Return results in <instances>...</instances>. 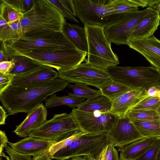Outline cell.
<instances>
[{
    "label": "cell",
    "mask_w": 160,
    "mask_h": 160,
    "mask_svg": "<svg viewBox=\"0 0 160 160\" xmlns=\"http://www.w3.org/2000/svg\"><path fill=\"white\" fill-rule=\"evenodd\" d=\"M69 82L59 78L39 84L10 85L0 95V100L8 115L28 114L49 96L63 90Z\"/></svg>",
    "instance_id": "cell-1"
},
{
    "label": "cell",
    "mask_w": 160,
    "mask_h": 160,
    "mask_svg": "<svg viewBox=\"0 0 160 160\" xmlns=\"http://www.w3.org/2000/svg\"><path fill=\"white\" fill-rule=\"evenodd\" d=\"M19 20L23 36L49 31L62 32L66 21L49 0H33L32 8L23 13Z\"/></svg>",
    "instance_id": "cell-2"
},
{
    "label": "cell",
    "mask_w": 160,
    "mask_h": 160,
    "mask_svg": "<svg viewBox=\"0 0 160 160\" xmlns=\"http://www.w3.org/2000/svg\"><path fill=\"white\" fill-rule=\"evenodd\" d=\"M2 44L6 53L77 48L63 32L58 31L23 36L18 39L2 42Z\"/></svg>",
    "instance_id": "cell-3"
},
{
    "label": "cell",
    "mask_w": 160,
    "mask_h": 160,
    "mask_svg": "<svg viewBox=\"0 0 160 160\" xmlns=\"http://www.w3.org/2000/svg\"><path fill=\"white\" fill-rule=\"evenodd\" d=\"M88 44L86 62L94 67L107 70L119 63L118 57L112 51L111 42L106 37L102 27L84 25Z\"/></svg>",
    "instance_id": "cell-4"
},
{
    "label": "cell",
    "mask_w": 160,
    "mask_h": 160,
    "mask_svg": "<svg viewBox=\"0 0 160 160\" xmlns=\"http://www.w3.org/2000/svg\"><path fill=\"white\" fill-rule=\"evenodd\" d=\"M72 0L77 17L83 25L104 28L130 14L116 13L112 0Z\"/></svg>",
    "instance_id": "cell-5"
},
{
    "label": "cell",
    "mask_w": 160,
    "mask_h": 160,
    "mask_svg": "<svg viewBox=\"0 0 160 160\" xmlns=\"http://www.w3.org/2000/svg\"><path fill=\"white\" fill-rule=\"evenodd\" d=\"M111 144L109 132L85 133L70 145L49 155L52 159L65 160L81 156L89 155L98 159L103 149Z\"/></svg>",
    "instance_id": "cell-6"
},
{
    "label": "cell",
    "mask_w": 160,
    "mask_h": 160,
    "mask_svg": "<svg viewBox=\"0 0 160 160\" xmlns=\"http://www.w3.org/2000/svg\"><path fill=\"white\" fill-rule=\"evenodd\" d=\"M88 53L78 48L51 51H30L7 54L24 56L44 66L57 70L58 72L66 71L86 62Z\"/></svg>",
    "instance_id": "cell-7"
},
{
    "label": "cell",
    "mask_w": 160,
    "mask_h": 160,
    "mask_svg": "<svg viewBox=\"0 0 160 160\" xmlns=\"http://www.w3.org/2000/svg\"><path fill=\"white\" fill-rule=\"evenodd\" d=\"M81 131L72 114L63 113L55 114L52 118L31 131L29 136L57 142Z\"/></svg>",
    "instance_id": "cell-8"
},
{
    "label": "cell",
    "mask_w": 160,
    "mask_h": 160,
    "mask_svg": "<svg viewBox=\"0 0 160 160\" xmlns=\"http://www.w3.org/2000/svg\"><path fill=\"white\" fill-rule=\"evenodd\" d=\"M107 71L112 79L122 82L131 88H143L147 90L160 83V72L152 66H112Z\"/></svg>",
    "instance_id": "cell-9"
},
{
    "label": "cell",
    "mask_w": 160,
    "mask_h": 160,
    "mask_svg": "<svg viewBox=\"0 0 160 160\" xmlns=\"http://www.w3.org/2000/svg\"><path fill=\"white\" fill-rule=\"evenodd\" d=\"M58 72V78L70 83H80L99 89L112 78L107 70L81 63L70 69Z\"/></svg>",
    "instance_id": "cell-10"
},
{
    "label": "cell",
    "mask_w": 160,
    "mask_h": 160,
    "mask_svg": "<svg viewBox=\"0 0 160 160\" xmlns=\"http://www.w3.org/2000/svg\"><path fill=\"white\" fill-rule=\"evenodd\" d=\"M71 113L82 130L87 133L109 132L114 127L119 118L110 112H85L73 108Z\"/></svg>",
    "instance_id": "cell-11"
},
{
    "label": "cell",
    "mask_w": 160,
    "mask_h": 160,
    "mask_svg": "<svg viewBox=\"0 0 160 160\" xmlns=\"http://www.w3.org/2000/svg\"><path fill=\"white\" fill-rule=\"evenodd\" d=\"M150 8L148 7L130 14L121 20L104 28V33L108 40L116 45H127L131 33Z\"/></svg>",
    "instance_id": "cell-12"
},
{
    "label": "cell",
    "mask_w": 160,
    "mask_h": 160,
    "mask_svg": "<svg viewBox=\"0 0 160 160\" xmlns=\"http://www.w3.org/2000/svg\"><path fill=\"white\" fill-rule=\"evenodd\" d=\"M109 135L111 144L120 148L144 138L127 116L118 118Z\"/></svg>",
    "instance_id": "cell-13"
},
{
    "label": "cell",
    "mask_w": 160,
    "mask_h": 160,
    "mask_svg": "<svg viewBox=\"0 0 160 160\" xmlns=\"http://www.w3.org/2000/svg\"><path fill=\"white\" fill-rule=\"evenodd\" d=\"M128 45L143 55L160 72V40L153 35L146 38L128 40Z\"/></svg>",
    "instance_id": "cell-14"
},
{
    "label": "cell",
    "mask_w": 160,
    "mask_h": 160,
    "mask_svg": "<svg viewBox=\"0 0 160 160\" xmlns=\"http://www.w3.org/2000/svg\"><path fill=\"white\" fill-rule=\"evenodd\" d=\"M148 97L145 88H132L112 102L110 112L119 118L125 117L131 108Z\"/></svg>",
    "instance_id": "cell-15"
},
{
    "label": "cell",
    "mask_w": 160,
    "mask_h": 160,
    "mask_svg": "<svg viewBox=\"0 0 160 160\" xmlns=\"http://www.w3.org/2000/svg\"><path fill=\"white\" fill-rule=\"evenodd\" d=\"M55 141L38 139L29 136L15 143L8 142L12 149L20 153L33 157L48 154Z\"/></svg>",
    "instance_id": "cell-16"
},
{
    "label": "cell",
    "mask_w": 160,
    "mask_h": 160,
    "mask_svg": "<svg viewBox=\"0 0 160 160\" xmlns=\"http://www.w3.org/2000/svg\"><path fill=\"white\" fill-rule=\"evenodd\" d=\"M58 72L52 68L42 65L22 75L16 76L12 84L17 86L34 85L57 78Z\"/></svg>",
    "instance_id": "cell-17"
},
{
    "label": "cell",
    "mask_w": 160,
    "mask_h": 160,
    "mask_svg": "<svg viewBox=\"0 0 160 160\" xmlns=\"http://www.w3.org/2000/svg\"><path fill=\"white\" fill-rule=\"evenodd\" d=\"M47 109L41 103L28 114L22 122L16 126L13 132L19 137L25 138L29 137L31 131L38 128L47 120Z\"/></svg>",
    "instance_id": "cell-18"
},
{
    "label": "cell",
    "mask_w": 160,
    "mask_h": 160,
    "mask_svg": "<svg viewBox=\"0 0 160 160\" xmlns=\"http://www.w3.org/2000/svg\"><path fill=\"white\" fill-rule=\"evenodd\" d=\"M160 16L157 10L151 8L131 33L128 40L146 38L153 35L160 24Z\"/></svg>",
    "instance_id": "cell-19"
},
{
    "label": "cell",
    "mask_w": 160,
    "mask_h": 160,
    "mask_svg": "<svg viewBox=\"0 0 160 160\" xmlns=\"http://www.w3.org/2000/svg\"><path fill=\"white\" fill-rule=\"evenodd\" d=\"M159 138H144L120 148V160H138Z\"/></svg>",
    "instance_id": "cell-20"
},
{
    "label": "cell",
    "mask_w": 160,
    "mask_h": 160,
    "mask_svg": "<svg viewBox=\"0 0 160 160\" xmlns=\"http://www.w3.org/2000/svg\"><path fill=\"white\" fill-rule=\"evenodd\" d=\"M62 32L78 48L88 53L87 37L84 27L70 23L65 21L63 25Z\"/></svg>",
    "instance_id": "cell-21"
},
{
    "label": "cell",
    "mask_w": 160,
    "mask_h": 160,
    "mask_svg": "<svg viewBox=\"0 0 160 160\" xmlns=\"http://www.w3.org/2000/svg\"><path fill=\"white\" fill-rule=\"evenodd\" d=\"M13 62V67L9 73L16 76L23 74L43 65L28 57L20 55L6 54Z\"/></svg>",
    "instance_id": "cell-22"
},
{
    "label": "cell",
    "mask_w": 160,
    "mask_h": 160,
    "mask_svg": "<svg viewBox=\"0 0 160 160\" xmlns=\"http://www.w3.org/2000/svg\"><path fill=\"white\" fill-rule=\"evenodd\" d=\"M112 101L102 95L90 100H87L81 103L77 108L79 111L93 112L98 111L102 112L110 111Z\"/></svg>",
    "instance_id": "cell-23"
},
{
    "label": "cell",
    "mask_w": 160,
    "mask_h": 160,
    "mask_svg": "<svg viewBox=\"0 0 160 160\" xmlns=\"http://www.w3.org/2000/svg\"><path fill=\"white\" fill-rule=\"evenodd\" d=\"M68 95L59 97L52 94L44 100L45 106L47 108L61 105H67L71 108L78 107L86 99L77 96L72 93Z\"/></svg>",
    "instance_id": "cell-24"
},
{
    "label": "cell",
    "mask_w": 160,
    "mask_h": 160,
    "mask_svg": "<svg viewBox=\"0 0 160 160\" xmlns=\"http://www.w3.org/2000/svg\"><path fill=\"white\" fill-rule=\"evenodd\" d=\"M131 88L120 82L112 80L99 89L102 95L113 101Z\"/></svg>",
    "instance_id": "cell-25"
},
{
    "label": "cell",
    "mask_w": 160,
    "mask_h": 160,
    "mask_svg": "<svg viewBox=\"0 0 160 160\" xmlns=\"http://www.w3.org/2000/svg\"><path fill=\"white\" fill-rule=\"evenodd\" d=\"M132 122L144 138L156 137L160 138V119Z\"/></svg>",
    "instance_id": "cell-26"
},
{
    "label": "cell",
    "mask_w": 160,
    "mask_h": 160,
    "mask_svg": "<svg viewBox=\"0 0 160 160\" xmlns=\"http://www.w3.org/2000/svg\"><path fill=\"white\" fill-rule=\"evenodd\" d=\"M22 36L19 19L0 27V40L2 43L18 39Z\"/></svg>",
    "instance_id": "cell-27"
},
{
    "label": "cell",
    "mask_w": 160,
    "mask_h": 160,
    "mask_svg": "<svg viewBox=\"0 0 160 160\" xmlns=\"http://www.w3.org/2000/svg\"><path fill=\"white\" fill-rule=\"evenodd\" d=\"M49 1L62 14L65 18L75 23L79 22L76 18V15L72 0H54Z\"/></svg>",
    "instance_id": "cell-28"
},
{
    "label": "cell",
    "mask_w": 160,
    "mask_h": 160,
    "mask_svg": "<svg viewBox=\"0 0 160 160\" xmlns=\"http://www.w3.org/2000/svg\"><path fill=\"white\" fill-rule=\"evenodd\" d=\"M68 84L67 87L72 89L74 94L78 97L90 100L102 96L100 90H96L80 83Z\"/></svg>",
    "instance_id": "cell-29"
},
{
    "label": "cell",
    "mask_w": 160,
    "mask_h": 160,
    "mask_svg": "<svg viewBox=\"0 0 160 160\" xmlns=\"http://www.w3.org/2000/svg\"><path fill=\"white\" fill-rule=\"evenodd\" d=\"M0 17L8 24L14 22L20 19L23 13L15 9L4 0H0Z\"/></svg>",
    "instance_id": "cell-30"
},
{
    "label": "cell",
    "mask_w": 160,
    "mask_h": 160,
    "mask_svg": "<svg viewBox=\"0 0 160 160\" xmlns=\"http://www.w3.org/2000/svg\"><path fill=\"white\" fill-rule=\"evenodd\" d=\"M132 122L157 120L160 116L155 111L137 110L129 111L127 116Z\"/></svg>",
    "instance_id": "cell-31"
},
{
    "label": "cell",
    "mask_w": 160,
    "mask_h": 160,
    "mask_svg": "<svg viewBox=\"0 0 160 160\" xmlns=\"http://www.w3.org/2000/svg\"><path fill=\"white\" fill-rule=\"evenodd\" d=\"M112 6L117 14H129L138 11V7L131 0H112Z\"/></svg>",
    "instance_id": "cell-32"
},
{
    "label": "cell",
    "mask_w": 160,
    "mask_h": 160,
    "mask_svg": "<svg viewBox=\"0 0 160 160\" xmlns=\"http://www.w3.org/2000/svg\"><path fill=\"white\" fill-rule=\"evenodd\" d=\"M160 106V98L156 97H149L143 99L129 111L142 110L156 111Z\"/></svg>",
    "instance_id": "cell-33"
},
{
    "label": "cell",
    "mask_w": 160,
    "mask_h": 160,
    "mask_svg": "<svg viewBox=\"0 0 160 160\" xmlns=\"http://www.w3.org/2000/svg\"><path fill=\"white\" fill-rule=\"evenodd\" d=\"M22 13L29 11L32 7L33 0H4Z\"/></svg>",
    "instance_id": "cell-34"
},
{
    "label": "cell",
    "mask_w": 160,
    "mask_h": 160,
    "mask_svg": "<svg viewBox=\"0 0 160 160\" xmlns=\"http://www.w3.org/2000/svg\"><path fill=\"white\" fill-rule=\"evenodd\" d=\"M85 133L86 132L82 131H80L68 138L56 142L51 147L48 155H50L56 151L69 145L74 141Z\"/></svg>",
    "instance_id": "cell-35"
},
{
    "label": "cell",
    "mask_w": 160,
    "mask_h": 160,
    "mask_svg": "<svg viewBox=\"0 0 160 160\" xmlns=\"http://www.w3.org/2000/svg\"><path fill=\"white\" fill-rule=\"evenodd\" d=\"M160 138L155 142L138 160H158Z\"/></svg>",
    "instance_id": "cell-36"
},
{
    "label": "cell",
    "mask_w": 160,
    "mask_h": 160,
    "mask_svg": "<svg viewBox=\"0 0 160 160\" xmlns=\"http://www.w3.org/2000/svg\"><path fill=\"white\" fill-rule=\"evenodd\" d=\"M16 75L11 73H3L0 72V95L10 85Z\"/></svg>",
    "instance_id": "cell-37"
},
{
    "label": "cell",
    "mask_w": 160,
    "mask_h": 160,
    "mask_svg": "<svg viewBox=\"0 0 160 160\" xmlns=\"http://www.w3.org/2000/svg\"><path fill=\"white\" fill-rule=\"evenodd\" d=\"M117 151L112 144L105 147L100 154L98 160H112L114 154Z\"/></svg>",
    "instance_id": "cell-38"
},
{
    "label": "cell",
    "mask_w": 160,
    "mask_h": 160,
    "mask_svg": "<svg viewBox=\"0 0 160 160\" xmlns=\"http://www.w3.org/2000/svg\"><path fill=\"white\" fill-rule=\"evenodd\" d=\"M5 152L11 160H32L31 156L20 153L13 150L8 145L5 148Z\"/></svg>",
    "instance_id": "cell-39"
},
{
    "label": "cell",
    "mask_w": 160,
    "mask_h": 160,
    "mask_svg": "<svg viewBox=\"0 0 160 160\" xmlns=\"http://www.w3.org/2000/svg\"><path fill=\"white\" fill-rule=\"evenodd\" d=\"M138 7L143 8L149 7L151 8L157 7L160 2V0H131Z\"/></svg>",
    "instance_id": "cell-40"
},
{
    "label": "cell",
    "mask_w": 160,
    "mask_h": 160,
    "mask_svg": "<svg viewBox=\"0 0 160 160\" xmlns=\"http://www.w3.org/2000/svg\"><path fill=\"white\" fill-rule=\"evenodd\" d=\"M8 139L4 131L1 130L0 131V156L5 158L7 160H10V157L6 156L3 152L4 148L7 146Z\"/></svg>",
    "instance_id": "cell-41"
},
{
    "label": "cell",
    "mask_w": 160,
    "mask_h": 160,
    "mask_svg": "<svg viewBox=\"0 0 160 160\" xmlns=\"http://www.w3.org/2000/svg\"><path fill=\"white\" fill-rule=\"evenodd\" d=\"M13 65V62L11 60L0 62V72L9 73L12 69Z\"/></svg>",
    "instance_id": "cell-42"
},
{
    "label": "cell",
    "mask_w": 160,
    "mask_h": 160,
    "mask_svg": "<svg viewBox=\"0 0 160 160\" xmlns=\"http://www.w3.org/2000/svg\"><path fill=\"white\" fill-rule=\"evenodd\" d=\"M8 115L7 114V112L1 106H0V124L4 125L5 123L6 119Z\"/></svg>",
    "instance_id": "cell-43"
},
{
    "label": "cell",
    "mask_w": 160,
    "mask_h": 160,
    "mask_svg": "<svg viewBox=\"0 0 160 160\" xmlns=\"http://www.w3.org/2000/svg\"><path fill=\"white\" fill-rule=\"evenodd\" d=\"M157 92V88L156 86L151 87L147 90V94L149 97H156Z\"/></svg>",
    "instance_id": "cell-44"
},
{
    "label": "cell",
    "mask_w": 160,
    "mask_h": 160,
    "mask_svg": "<svg viewBox=\"0 0 160 160\" xmlns=\"http://www.w3.org/2000/svg\"><path fill=\"white\" fill-rule=\"evenodd\" d=\"M10 61L7 55L4 52L2 45L0 50V62Z\"/></svg>",
    "instance_id": "cell-45"
},
{
    "label": "cell",
    "mask_w": 160,
    "mask_h": 160,
    "mask_svg": "<svg viewBox=\"0 0 160 160\" xmlns=\"http://www.w3.org/2000/svg\"><path fill=\"white\" fill-rule=\"evenodd\" d=\"M32 159V160H52L48 154L33 157Z\"/></svg>",
    "instance_id": "cell-46"
},
{
    "label": "cell",
    "mask_w": 160,
    "mask_h": 160,
    "mask_svg": "<svg viewBox=\"0 0 160 160\" xmlns=\"http://www.w3.org/2000/svg\"><path fill=\"white\" fill-rule=\"evenodd\" d=\"M82 159L83 160H98V159L89 155L84 156Z\"/></svg>",
    "instance_id": "cell-47"
},
{
    "label": "cell",
    "mask_w": 160,
    "mask_h": 160,
    "mask_svg": "<svg viewBox=\"0 0 160 160\" xmlns=\"http://www.w3.org/2000/svg\"><path fill=\"white\" fill-rule=\"evenodd\" d=\"M112 160H120L117 151L115 152Z\"/></svg>",
    "instance_id": "cell-48"
},
{
    "label": "cell",
    "mask_w": 160,
    "mask_h": 160,
    "mask_svg": "<svg viewBox=\"0 0 160 160\" xmlns=\"http://www.w3.org/2000/svg\"><path fill=\"white\" fill-rule=\"evenodd\" d=\"M71 160H83V159L80 156H78L72 158Z\"/></svg>",
    "instance_id": "cell-49"
},
{
    "label": "cell",
    "mask_w": 160,
    "mask_h": 160,
    "mask_svg": "<svg viewBox=\"0 0 160 160\" xmlns=\"http://www.w3.org/2000/svg\"><path fill=\"white\" fill-rule=\"evenodd\" d=\"M157 88V92L156 97L160 98V88Z\"/></svg>",
    "instance_id": "cell-50"
},
{
    "label": "cell",
    "mask_w": 160,
    "mask_h": 160,
    "mask_svg": "<svg viewBox=\"0 0 160 160\" xmlns=\"http://www.w3.org/2000/svg\"><path fill=\"white\" fill-rule=\"evenodd\" d=\"M157 10L158 11V13L160 16V2L158 4L157 7Z\"/></svg>",
    "instance_id": "cell-51"
},
{
    "label": "cell",
    "mask_w": 160,
    "mask_h": 160,
    "mask_svg": "<svg viewBox=\"0 0 160 160\" xmlns=\"http://www.w3.org/2000/svg\"><path fill=\"white\" fill-rule=\"evenodd\" d=\"M157 113L160 116V106L156 110Z\"/></svg>",
    "instance_id": "cell-52"
},
{
    "label": "cell",
    "mask_w": 160,
    "mask_h": 160,
    "mask_svg": "<svg viewBox=\"0 0 160 160\" xmlns=\"http://www.w3.org/2000/svg\"><path fill=\"white\" fill-rule=\"evenodd\" d=\"M158 160H160V148L159 149L158 155Z\"/></svg>",
    "instance_id": "cell-53"
},
{
    "label": "cell",
    "mask_w": 160,
    "mask_h": 160,
    "mask_svg": "<svg viewBox=\"0 0 160 160\" xmlns=\"http://www.w3.org/2000/svg\"><path fill=\"white\" fill-rule=\"evenodd\" d=\"M157 87H159V88H160V84L158 85V86H156Z\"/></svg>",
    "instance_id": "cell-54"
},
{
    "label": "cell",
    "mask_w": 160,
    "mask_h": 160,
    "mask_svg": "<svg viewBox=\"0 0 160 160\" xmlns=\"http://www.w3.org/2000/svg\"><path fill=\"white\" fill-rule=\"evenodd\" d=\"M6 160H7V159H6ZM10 160H11V159H10Z\"/></svg>",
    "instance_id": "cell-55"
}]
</instances>
